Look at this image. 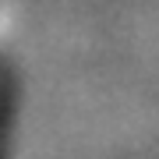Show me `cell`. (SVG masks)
Returning a JSON list of instances; mask_svg holds the SVG:
<instances>
[{
    "label": "cell",
    "mask_w": 159,
    "mask_h": 159,
    "mask_svg": "<svg viewBox=\"0 0 159 159\" xmlns=\"http://www.w3.org/2000/svg\"><path fill=\"white\" fill-rule=\"evenodd\" d=\"M14 71L7 67V60H0V152H7V142H11V127H14Z\"/></svg>",
    "instance_id": "1"
}]
</instances>
